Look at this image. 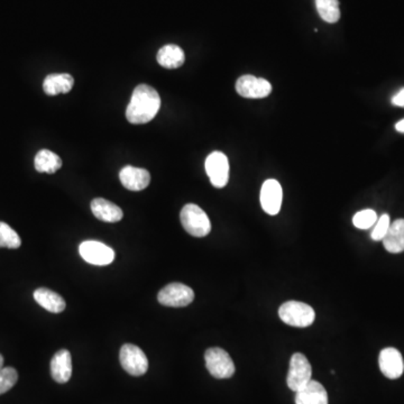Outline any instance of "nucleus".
<instances>
[{"label":"nucleus","instance_id":"1","mask_svg":"<svg viewBox=\"0 0 404 404\" xmlns=\"http://www.w3.org/2000/svg\"><path fill=\"white\" fill-rule=\"evenodd\" d=\"M160 98L153 87L140 84L133 91L132 99L126 110L127 121L134 125L149 123L158 115Z\"/></svg>","mask_w":404,"mask_h":404},{"label":"nucleus","instance_id":"2","mask_svg":"<svg viewBox=\"0 0 404 404\" xmlns=\"http://www.w3.org/2000/svg\"><path fill=\"white\" fill-rule=\"evenodd\" d=\"M278 315L284 324L292 327H309L315 322V310L309 304L299 301H287L278 309Z\"/></svg>","mask_w":404,"mask_h":404},{"label":"nucleus","instance_id":"3","mask_svg":"<svg viewBox=\"0 0 404 404\" xmlns=\"http://www.w3.org/2000/svg\"><path fill=\"white\" fill-rule=\"evenodd\" d=\"M180 219L186 232L195 237H204L211 230L209 217L197 204H186L181 210Z\"/></svg>","mask_w":404,"mask_h":404},{"label":"nucleus","instance_id":"4","mask_svg":"<svg viewBox=\"0 0 404 404\" xmlns=\"http://www.w3.org/2000/svg\"><path fill=\"white\" fill-rule=\"evenodd\" d=\"M207 370L216 379H230L235 374V364L230 354L218 347H212L204 353Z\"/></svg>","mask_w":404,"mask_h":404},{"label":"nucleus","instance_id":"5","mask_svg":"<svg viewBox=\"0 0 404 404\" xmlns=\"http://www.w3.org/2000/svg\"><path fill=\"white\" fill-rule=\"evenodd\" d=\"M311 377H313V367L310 365L307 357L301 353L293 354L290 361L287 377V384L290 390L298 392L313 380Z\"/></svg>","mask_w":404,"mask_h":404},{"label":"nucleus","instance_id":"6","mask_svg":"<svg viewBox=\"0 0 404 404\" xmlns=\"http://www.w3.org/2000/svg\"><path fill=\"white\" fill-rule=\"evenodd\" d=\"M158 300L165 307H186L195 300V292L186 284L170 283L158 292Z\"/></svg>","mask_w":404,"mask_h":404},{"label":"nucleus","instance_id":"7","mask_svg":"<svg viewBox=\"0 0 404 404\" xmlns=\"http://www.w3.org/2000/svg\"><path fill=\"white\" fill-rule=\"evenodd\" d=\"M119 361L124 370L133 376L144 375L149 370V359L136 345H124L119 353Z\"/></svg>","mask_w":404,"mask_h":404},{"label":"nucleus","instance_id":"8","mask_svg":"<svg viewBox=\"0 0 404 404\" xmlns=\"http://www.w3.org/2000/svg\"><path fill=\"white\" fill-rule=\"evenodd\" d=\"M206 172L215 188H224L230 181V162L224 153L212 152L206 158Z\"/></svg>","mask_w":404,"mask_h":404},{"label":"nucleus","instance_id":"9","mask_svg":"<svg viewBox=\"0 0 404 404\" xmlns=\"http://www.w3.org/2000/svg\"><path fill=\"white\" fill-rule=\"evenodd\" d=\"M81 257L87 263L98 267L110 265L115 260V252L110 246L97 241H86L79 246Z\"/></svg>","mask_w":404,"mask_h":404},{"label":"nucleus","instance_id":"10","mask_svg":"<svg viewBox=\"0 0 404 404\" xmlns=\"http://www.w3.org/2000/svg\"><path fill=\"white\" fill-rule=\"evenodd\" d=\"M236 91L241 97L260 99L267 97L272 92V84L263 77L243 75L236 82Z\"/></svg>","mask_w":404,"mask_h":404},{"label":"nucleus","instance_id":"11","mask_svg":"<svg viewBox=\"0 0 404 404\" xmlns=\"http://www.w3.org/2000/svg\"><path fill=\"white\" fill-rule=\"evenodd\" d=\"M282 198H283V191L278 181L269 179L264 182L260 200H261L262 208L267 215H278L281 210Z\"/></svg>","mask_w":404,"mask_h":404},{"label":"nucleus","instance_id":"12","mask_svg":"<svg viewBox=\"0 0 404 404\" xmlns=\"http://www.w3.org/2000/svg\"><path fill=\"white\" fill-rule=\"evenodd\" d=\"M380 370L387 379L396 380L403 374L404 361L401 353L396 348H384L380 353Z\"/></svg>","mask_w":404,"mask_h":404},{"label":"nucleus","instance_id":"13","mask_svg":"<svg viewBox=\"0 0 404 404\" xmlns=\"http://www.w3.org/2000/svg\"><path fill=\"white\" fill-rule=\"evenodd\" d=\"M121 184L130 191H142L147 189L151 182V174L149 171L132 165L121 169L119 173Z\"/></svg>","mask_w":404,"mask_h":404},{"label":"nucleus","instance_id":"14","mask_svg":"<svg viewBox=\"0 0 404 404\" xmlns=\"http://www.w3.org/2000/svg\"><path fill=\"white\" fill-rule=\"evenodd\" d=\"M51 375L55 382L64 384L71 379L72 357L69 350H61L51 361Z\"/></svg>","mask_w":404,"mask_h":404},{"label":"nucleus","instance_id":"15","mask_svg":"<svg viewBox=\"0 0 404 404\" xmlns=\"http://www.w3.org/2000/svg\"><path fill=\"white\" fill-rule=\"evenodd\" d=\"M295 404H328V393L319 382L311 381L295 392Z\"/></svg>","mask_w":404,"mask_h":404},{"label":"nucleus","instance_id":"16","mask_svg":"<svg viewBox=\"0 0 404 404\" xmlns=\"http://www.w3.org/2000/svg\"><path fill=\"white\" fill-rule=\"evenodd\" d=\"M91 211L96 218L105 223H118L123 219V210L106 199L97 198L91 201Z\"/></svg>","mask_w":404,"mask_h":404},{"label":"nucleus","instance_id":"17","mask_svg":"<svg viewBox=\"0 0 404 404\" xmlns=\"http://www.w3.org/2000/svg\"><path fill=\"white\" fill-rule=\"evenodd\" d=\"M75 80L68 73H54L44 79L43 90L47 96H58L71 91Z\"/></svg>","mask_w":404,"mask_h":404},{"label":"nucleus","instance_id":"18","mask_svg":"<svg viewBox=\"0 0 404 404\" xmlns=\"http://www.w3.org/2000/svg\"><path fill=\"white\" fill-rule=\"evenodd\" d=\"M35 301L52 313H60L66 309V301L58 293L46 287H40L34 292Z\"/></svg>","mask_w":404,"mask_h":404},{"label":"nucleus","instance_id":"19","mask_svg":"<svg viewBox=\"0 0 404 404\" xmlns=\"http://www.w3.org/2000/svg\"><path fill=\"white\" fill-rule=\"evenodd\" d=\"M382 241L389 253L398 254L404 252V219H398L392 223Z\"/></svg>","mask_w":404,"mask_h":404},{"label":"nucleus","instance_id":"20","mask_svg":"<svg viewBox=\"0 0 404 404\" xmlns=\"http://www.w3.org/2000/svg\"><path fill=\"white\" fill-rule=\"evenodd\" d=\"M186 61L184 50L175 44H167L160 49L158 53V62L165 69H178L184 66Z\"/></svg>","mask_w":404,"mask_h":404},{"label":"nucleus","instance_id":"21","mask_svg":"<svg viewBox=\"0 0 404 404\" xmlns=\"http://www.w3.org/2000/svg\"><path fill=\"white\" fill-rule=\"evenodd\" d=\"M34 167L38 172L53 174L62 167V160L49 149H40L35 156Z\"/></svg>","mask_w":404,"mask_h":404},{"label":"nucleus","instance_id":"22","mask_svg":"<svg viewBox=\"0 0 404 404\" xmlns=\"http://www.w3.org/2000/svg\"><path fill=\"white\" fill-rule=\"evenodd\" d=\"M315 7L320 17L327 23H336L341 18L338 0H315Z\"/></svg>","mask_w":404,"mask_h":404},{"label":"nucleus","instance_id":"23","mask_svg":"<svg viewBox=\"0 0 404 404\" xmlns=\"http://www.w3.org/2000/svg\"><path fill=\"white\" fill-rule=\"evenodd\" d=\"M22 245V241L17 232L6 223L0 221V248L16 250Z\"/></svg>","mask_w":404,"mask_h":404},{"label":"nucleus","instance_id":"24","mask_svg":"<svg viewBox=\"0 0 404 404\" xmlns=\"http://www.w3.org/2000/svg\"><path fill=\"white\" fill-rule=\"evenodd\" d=\"M17 371L13 367H3L0 370V396L12 390L17 383Z\"/></svg>","mask_w":404,"mask_h":404},{"label":"nucleus","instance_id":"25","mask_svg":"<svg viewBox=\"0 0 404 404\" xmlns=\"http://www.w3.org/2000/svg\"><path fill=\"white\" fill-rule=\"evenodd\" d=\"M376 221H377V215L372 209L361 210L357 212L353 218L354 226L359 230H368L376 224Z\"/></svg>","mask_w":404,"mask_h":404},{"label":"nucleus","instance_id":"26","mask_svg":"<svg viewBox=\"0 0 404 404\" xmlns=\"http://www.w3.org/2000/svg\"><path fill=\"white\" fill-rule=\"evenodd\" d=\"M390 226V216L387 215V214L382 215L376 221V224L373 226L374 228L371 232V237H372L373 241H383V238L387 235V230H389Z\"/></svg>","mask_w":404,"mask_h":404},{"label":"nucleus","instance_id":"27","mask_svg":"<svg viewBox=\"0 0 404 404\" xmlns=\"http://www.w3.org/2000/svg\"><path fill=\"white\" fill-rule=\"evenodd\" d=\"M392 103L394 106L403 107L404 108V88L400 90V91L392 98Z\"/></svg>","mask_w":404,"mask_h":404},{"label":"nucleus","instance_id":"28","mask_svg":"<svg viewBox=\"0 0 404 404\" xmlns=\"http://www.w3.org/2000/svg\"><path fill=\"white\" fill-rule=\"evenodd\" d=\"M396 129L398 130V132L404 134V119H402V121H400L398 123L396 124Z\"/></svg>","mask_w":404,"mask_h":404},{"label":"nucleus","instance_id":"29","mask_svg":"<svg viewBox=\"0 0 404 404\" xmlns=\"http://www.w3.org/2000/svg\"><path fill=\"white\" fill-rule=\"evenodd\" d=\"M3 355H0V370L3 368Z\"/></svg>","mask_w":404,"mask_h":404}]
</instances>
